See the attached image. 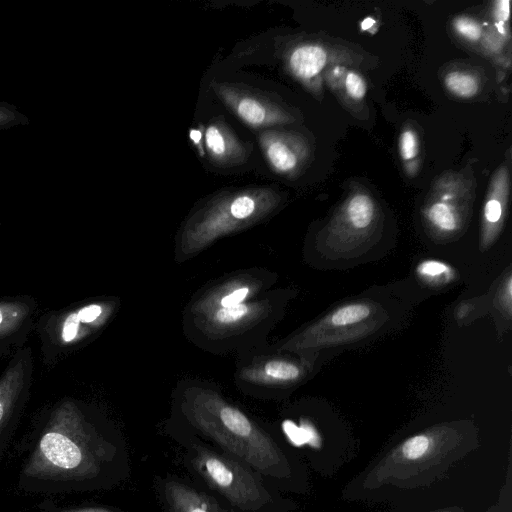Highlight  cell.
<instances>
[{
  "mask_svg": "<svg viewBox=\"0 0 512 512\" xmlns=\"http://www.w3.org/2000/svg\"><path fill=\"white\" fill-rule=\"evenodd\" d=\"M107 456L108 445L91 430L76 405L65 400L52 411L25 473L40 479H90Z\"/></svg>",
  "mask_w": 512,
  "mask_h": 512,
  "instance_id": "6da1fadb",
  "label": "cell"
},
{
  "mask_svg": "<svg viewBox=\"0 0 512 512\" xmlns=\"http://www.w3.org/2000/svg\"><path fill=\"white\" fill-rule=\"evenodd\" d=\"M196 416L200 428L222 448L263 474L277 475L281 455L276 445L241 411L219 405Z\"/></svg>",
  "mask_w": 512,
  "mask_h": 512,
  "instance_id": "7a4b0ae2",
  "label": "cell"
},
{
  "mask_svg": "<svg viewBox=\"0 0 512 512\" xmlns=\"http://www.w3.org/2000/svg\"><path fill=\"white\" fill-rule=\"evenodd\" d=\"M381 224L378 203L365 189L351 192L321 234L324 253L330 258H349L368 247Z\"/></svg>",
  "mask_w": 512,
  "mask_h": 512,
  "instance_id": "3957f363",
  "label": "cell"
},
{
  "mask_svg": "<svg viewBox=\"0 0 512 512\" xmlns=\"http://www.w3.org/2000/svg\"><path fill=\"white\" fill-rule=\"evenodd\" d=\"M103 314L104 307L93 302L39 316L34 332L39 339L43 364L53 367L67 357L99 324Z\"/></svg>",
  "mask_w": 512,
  "mask_h": 512,
  "instance_id": "277c9868",
  "label": "cell"
},
{
  "mask_svg": "<svg viewBox=\"0 0 512 512\" xmlns=\"http://www.w3.org/2000/svg\"><path fill=\"white\" fill-rule=\"evenodd\" d=\"M191 462L213 490L242 510H258L269 500L262 483L232 457L206 447H196Z\"/></svg>",
  "mask_w": 512,
  "mask_h": 512,
  "instance_id": "5b68a950",
  "label": "cell"
},
{
  "mask_svg": "<svg viewBox=\"0 0 512 512\" xmlns=\"http://www.w3.org/2000/svg\"><path fill=\"white\" fill-rule=\"evenodd\" d=\"M473 198L472 183L459 173L441 175L422 208V218L433 236H456L466 223Z\"/></svg>",
  "mask_w": 512,
  "mask_h": 512,
  "instance_id": "8992f818",
  "label": "cell"
},
{
  "mask_svg": "<svg viewBox=\"0 0 512 512\" xmlns=\"http://www.w3.org/2000/svg\"><path fill=\"white\" fill-rule=\"evenodd\" d=\"M376 312V306L368 301L345 303L326 315L311 328L314 345H334L365 335L376 321H366Z\"/></svg>",
  "mask_w": 512,
  "mask_h": 512,
  "instance_id": "52a82bcc",
  "label": "cell"
},
{
  "mask_svg": "<svg viewBox=\"0 0 512 512\" xmlns=\"http://www.w3.org/2000/svg\"><path fill=\"white\" fill-rule=\"evenodd\" d=\"M33 371L32 349L24 346L10 357L0 375V433L27 401Z\"/></svg>",
  "mask_w": 512,
  "mask_h": 512,
  "instance_id": "ba28073f",
  "label": "cell"
},
{
  "mask_svg": "<svg viewBox=\"0 0 512 512\" xmlns=\"http://www.w3.org/2000/svg\"><path fill=\"white\" fill-rule=\"evenodd\" d=\"M38 302L29 295L0 298V358L24 347L37 321Z\"/></svg>",
  "mask_w": 512,
  "mask_h": 512,
  "instance_id": "9c48e42d",
  "label": "cell"
},
{
  "mask_svg": "<svg viewBox=\"0 0 512 512\" xmlns=\"http://www.w3.org/2000/svg\"><path fill=\"white\" fill-rule=\"evenodd\" d=\"M213 89L223 103L244 123L253 128L292 121L280 106L248 90L226 83H215Z\"/></svg>",
  "mask_w": 512,
  "mask_h": 512,
  "instance_id": "30bf717a",
  "label": "cell"
},
{
  "mask_svg": "<svg viewBox=\"0 0 512 512\" xmlns=\"http://www.w3.org/2000/svg\"><path fill=\"white\" fill-rule=\"evenodd\" d=\"M259 142L270 167L284 176L296 175L309 158L307 142L295 133L265 130Z\"/></svg>",
  "mask_w": 512,
  "mask_h": 512,
  "instance_id": "8fae6325",
  "label": "cell"
},
{
  "mask_svg": "<svg viewBox=\"0 0 512 512\" xmlns=\"http://www.w3.org/2000/svg\"><path fill=\"white\" fill-rule=\"evenodd\" d=\"M509 195V172L506 164L501 165L493 175L484 202L480 246L488 249L499 236L506 215Z\"/></svg>",
  "mask_w": 512,
  "mask_h": 512,
  "instance_id": "7c38bea8",
  "label": "cell"
},
{
  "mask_svg": "<svg viewBox=\"0 0 512 512\" xmlns=\"http://www.w3.org/2000/svg\"><path fill=\"white\" fill-rule=\"evenodd\" d=\"M204 149L210 159L224 166L240 164L247 158V150L223 120H213L203 132Z\"/></svg>",
  "mask_w": 512,
  "mask_h": 512,
  "instance_id": "4fadbf2b",
  "label": "cell"
},
{
  "mask_svg": "<svg viewBox=\"0 0 512 512\" xmlns=\"http://www.w3.org/2000/svg\"><path fill=\"white\" fill-rule=\"evenodd\" d=\"M330 62H332L331 52L318 43L299 44L289 52L287 57L289 71L308 87L318 83L320 74Z\"/></svg>",
  "mask_w": 512,
  "mask_h": 512,
  "instance_id": "5bb4252c",
  "label": "cell"
},
{
  "mask_svg": "<svg viewBox=\"0 0 512 512\" xmlns=\"http://www.w3.org/2000/svg\"><path fill=\"white\" fill-rule=\"evenodd\" d=\"M163 489L171 512H229L208 495L183 483L167 481Z\"/></svg>",
  "mask_w": 512,
  "mask_h": 512,
  "instance_id": "9a60e30c",
  "label": "cell"
},
{
  "mask_svg": "<svg viewBox=\"0 0 512 512\" xmlns=\"http://www.w3.org/2000/svg\"><path fill=\"white\" fill-rule=\"evenodd\" d=\"M415 273L423 283L439 287L453 281L456 272L448 263L437 259H425L416 266Z\"/></svg>",
  "mask_w": 512,
  "mask_h": 512,
  "instance_id": "2e32d148",
  "label": "cell"
},
{
  "mask_svg": "<svg viewBox=\"0 0 512 512\" xmlns=\"http://www.w3.org/2000/svg\"><path fill=\"white\" fill-rule=\"evenodd\" d=\"M446 89L459 98H472L480 90L481 84L477 75L464 70L448 72L444 77Z\"/></svg>",
  "mask_w": 512,
  "mask_h": 512,
  "instance_id": "e0dca14e",
  "label": "cell"
},
{
  "mask_svg": "<svg viewBox=\"0 0 512 512\" xmlns=\"http://www.w3.org/2000/svg\"><path fill=\"white\" fill-rule=\"evenodd\" d=\"M283 428L296 445H302L309 443L311 446L319 447L320 438L315 428L308 422H302L300 426H297L294 422L287 420L283 423Z\"/></svg>",
  "mask_w": 512,
  "mask_h": 512,
  "instance_id": "ac0fdd59",
  "label": "cell"
},
{
  "mask_svg": "<svg viewBox=\"0 0 512 512\" xmlns=\"http://www.w3.org/2000/svg\"><path fill=\"white\" fill-rule=\"evenodd\" d=\"M265 374L277 381H294L301 375V369L292 362L273 360L265 365Z\"/></svg>",
  "mask_w": 512,
  "mask_h": 512,
  "instance_id": "d6986e66",
  "label": "cell"
},
{
  "mask_svg": "<svg viewBox=\"0 0 512 512\" xmlns=\"http://www.w3.org/2000/svg\"><path fill=\"white\" fill-rule=\"evenodd\" d=\"M456 34L469 42H477L481 39L483 28L479 22L468 16L456 17L452 22Z\"/></svg>",
  "mask_w": 512,
  "mask_h": 512,
  "instance_id": "ffe728a7",
  "label": "cell"
},
{
  "mask_svg": "<svg viewBox=\"0 0 512 512\" xmlns=\"http://www.w3.org/2000/svg\"><path fill=\"white\" fill-rule=\"evenodd\" d=\"M419 152L417 133L412 128H405L399 137V154L403 161H411Z\"/></svg>",
  "mask_w": 512,
  "mask_h": 512,
  "instance_id": "44dd1931",
  "label": "cell"
},
{
  "mask_svg": "<svg viewBox=\"0 0 512 512\" xmlns=\"http://www.w3.org/2000/svg\"><path fill=\"white\" fill-rule=\"evenodd\" d=\"M346 94L354 101H361L367 92V84L364 78L357 72L347 71L343 79Z\"/></svg>",
  "mask_w": 512,
  "mask_h": 512,
  "instance_id": "7402d4cb",
  "label": "cell"
},
{
  "mask_svg": "<svg viewBox=\"0 0 512 512\" xmlns=\"http://www.w3.org/2000/svg\"><path fill=\"white\" fill-rule=\"evenodd\" d=\"M428 447L429 439L425 435H417L403 444L402 452L408 459H417L425 454Z\"/></svg>",
  "mask_w": 512,
  "mask_h": 512,
  "instance_id": "603a6c76",
  "label": "cell"
},
{
  "mask_svg": "<svg viewBox=\"0 0 512 512\" xmlns=\"http://www.w3.org/2000/svg\"><path fill=\"white\" fill-rule=\"evenodd\" d=\"M247 312V306L240 303L231 307H222L216 312L215 319L222 324H230L243 318Z\"/></svg>",
  "mask_w": 512,
  "mask_h": 512,
  "instance_id": "cb8c5ba5",
  "label": "cell"
},
{
  "mask_svg": "<svg viewBox=\"0 0 512 512\" xmlns=\"http://www.w3.org/2000/svg\"><path fill=\"white\" fill-rule=\"evenodd\" d=\"M497 298L503 313L510 317L512 307V277L510 274H508L500 286Z\"/></svg>",
  "mask_w": 512,
  "mask_h": 512,
  "instance_id": "d4e9b609",
  "label": "cell"
},
{
  "mask_svg": "<svg viewBox=\"0 0 512 512\" xmlns=\"http://www.w3.org/2000/svg\"><path fill=\"white\" fill-rule=\"evenodd\" d=\"M495 18L497 19V23L495 24L498 30L503 33L504 25L508 22L509 19V1L501 0L495 3L494 10Z\"/></svg>",
  "mask_w": 512,
  "mask_h": 512,
  "instance_id": "484cf974",
  "label": "cell"
},
{
  "mask_svg": "<svg viewBox=\"0 0 512 512\" xmlns=\"http://www.w3.org/2000/svg\"><path fill=\"white\" fill-rule=\"evenodd\" d=\"M248 294V288L243 287L239 288L237 290H234L232 293L224 296L221 299V306L222 307H231L237 304H240Z\"/></svg>",
  "mask_w": 512,
  "mask_h": 512,
  "instance_id": "4316f807",
  "label": "cell"
},
{
  "mask_svg": "<svg viewBox=\"0 0 512 512\" xmlns=\"http://www.w3.org/2000/svg\"><path fill=\"white\" fill-rule=\"evenodd\" d=\"M203 132L204 128H193L189 131V138L192 141L195 148L197 149L200 156H204L205 154Z\"/></svg>",
  "mask_w": 512,
  "mask_h": 512,
  "instance_id": "83f0119b",
  "label": "cell"
},
{
  "mask_svg": "<svg viewBox=\"0 0 512 512\" xmlns=\"http://www.w3.org/2000/svg\"><path fill=\"white\" fill-rule=\"evenodd\" d=\"M61 512H113L103 508H77V509H68L63 510Z\"/></svg>",
  "mask_w": 512,
  "mask_h": 512,
  "instance_id": "f1b7e54d",
  "label": "cell"
},
{
  "mask_svg": "<svg viewBox=\"0 0 512 512\" xmlns=\"http://www.w3.org/2000/svg\"><path fill=\"white\" fill-rule=\"evenodd\" d=\"M469 308H470V306H469V305H467V304H464V303H463L462 305H460V306L458 307V309H457V317H458V318H463V317H465V316H466V314H467V311L469 310Z\"/></svg>",
  "mask_w": 512,
  "mask_h": 512,
  "instance_id": "f546056e",
  "label": "cell"
},
{
  "mask_svg": "<svg viewBox=\"0 0 512 512\" xmlns=\"http://www.w3.org/2000/svg\"><path fill=\"white\" fill-rule=\"evenodd\" d=\"M375 24V20L372 19L371 17H368L366 18L362 23H361V28L362 30H367L369 29L372 25Z\"/></svg>",
  "mask_w": 512,
  "mask_h": 512,
  "instance_id": "4dcf8cb0",
  "label": "cell"
}]
</instances>
